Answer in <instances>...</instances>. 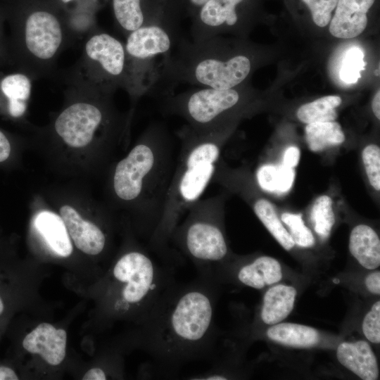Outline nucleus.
Instances as JSON below:
<instances>
[{
    "instance_id": "4c0bfd02",
    "label": "nucleus",
    "mask_w": 380,
    "mask_h": 380,
    "mask_svg": "<svg viewBox=\"0 0 380 380\" xmlns=\"http://www.w3.org/2000/svg\"><path fill=\"white\" fill-rule=\"evenodd\" d=\"M372 111L375 116L380 119V91L378 90L375 94L372 103Z\"/></svg>"
},
{
    "instance_id": "473e14b6",
    "label": "nucleus",
    "mask_w": 380,
    "mask_h": 380,
    "mask_svg": "<svg viewBox=\"0 0 380 380\" xmlns=\"http://www.w3.org/2000/svg\"><path fill=\"white\" fill-rule=\"evenodd\" d=\"M300 159V150L296 146H289L286 148L283 156L284 165L294 168L298 164Z\"/></svg>"
},
{
    "instance_id": "9b49d317",
    "label": "nucleus",
    "mask_w": 380,
    "mask_h": 380,
    "mask_svg": "<svg viewBox=\"0 0 380 380\" xmlns=\"http://www.w3.org/2000/svg\"><path fill=\"white\" fill-rule=\"evenodd\" d=\"M376 0H338L329 23V32L335 37H357L366 28L368 14Z\"/></svg>"
},
{
    "instance_id": "dca6fc26",
    "label": "nucleus",
    "mask_w": 380,
    "mask_h": 380,
    "mask_svg": "<svg viewBox=\"0 0 380 380\" xmlns=\"http://www.w3.org/2000/svg\"><path fill=\"white\" fill-rule=\"evenodd\" d=\"M34 226L53 253L63 258L71 255L72 245L61 216L49 210L40 211L34 219Z\"/></svg>"
},
{
    "instance_id": "c85d7f7f",
    "label": "nucleus",
    "mask_w": 380,
    "mask_h": 380,
    "mask_svg": "<svg viewBox=\"0 0 380 380\" xmlns=\"http://www.w3.org/2000/svg\"><path fill=\"white\" fill-rule=\"evenodd\" d=\"M300 1L308 8L314 23L324 27L329 24L338 0Z\"/></svg>"
},
{
    "instance_id": "39448f33",
    "label": "nucleus",
    "mask_w": 380,
    "mask_h": 380,
    "mask_svg": "<svg viewBox=\"0 0 380 380\" xmlns=\"http://www.w3.org/2000/svg\"><path fill=\"white\" fill-rule=\"evenodd\" d=\"M180 15L170 0L153 20L127 35L129 94L134 99L153 90L158 80L156 58L170 54L179 39Z\"/></svg>"
},
{
    "instance_id": "bb28decb",
    "label": "nucleus",
    "mask_w": 380,
    "mask_h": 380,
    "mask_svg": "<svg viewBox=\"0 0 380 380\" xmlns=\"http://www.w3.org/2000/svg\"><path fill=\"white\" fill-rule=\"evenodd\" d=\"M364 52L358 46H353L346 52L340 68L339 77L346 84L356 83L365 70Z\"/></svg>"
},
{
    "instance_id": "20e7f679",
    "label": "nucleus",
    "mask_w": 380,
    "mask_h": 380,
    "mask_svg": "<svg viewBox=\"0 0 380 380\" xmlns=\"http://www.w3.org/2000/svg\"><path fill=\"white\" fill-rule=\"evenodd\" d=\"M149 250L137 248L124 253L112 270V311L122 316L132 315L137 321L175 280L173 266L157 259Z\"/></svg>"
},
{
    "instance_id": "7ed1b4c3",
    "label": "nucleus",
    "mask_w": 380,
    "mask_h": 380,
    "mask_svg": "<svg viewBox=\"0 0 380 380\" xmlns=\"http://www.w3.org/2000/svg\"><path fill=\"white\" fill-rule=\"evenodd\" d=\"M180 148L167 189L160 221L149 239V249L165 262L178 261L170 236L190 206L212 182L224 138L223 127L199 129L186 124L177 134Z\"/></svg>"
},
{
    "instance_id": "cd10ccee",
    "label": "nucleus",
    "mask_w": 380,
    "mask_h": 380,
    "mask_svg": "<svg viewBox=\"0 0 380 380\" xmlns=\"http://www.w3.org/2000/svg\"><path fill=\"white\" fill-rule=\"evenodd\" d=\"M281 218L288 227L289 233L295 244L302 248H309L314 245V236L310 229L305 226L301 214L284 213Z\"/></svg>"
},
{
    "instance_id": "2eb2a0df",
    "label": "nucleus",
    "mask_w": 380,
    "mask_h": 380,
    "mask_svg": "<svg viewBox=\"0 0 380 380\" xmlns=\"http://www.w3.org/2000/svg\"><path fill=\"white\" fill-rule=\"evenodd\" d=\"M336 357L346 368L363 380H376L379 368L376 356L365 341L343 342L337 348Z\"/></svg>"
},
{
    "instance_id": "393cba45",
    "label": "nucleus",
    "mask_w": 380,
    "mask_h": 380,
    "mask_svg": "<svg viewBox=\"0 0 380 380\" xmlns=\"http://www.w3.org/2000/svg\"><path fill=\"white\" fill-rule=\"evenodd\" d=\"M338 96H325L301 106L297 117L303 123L334 121L337 118L336 108L341 103Z\"/></svg>"
},
{
    "instance_id": "0eeeda50",
    "label": "nucleus",
    "mask_w": 380,
    "mask_h": 380,
    "mask_svg": "<svg viewBox=\"0 0 380 380\" xmlns=\"http://www.w3.org/2000/svg\"><path fill=\"white\" fill-rule=\"evenodd\" d=\"M21 42L34 71L48 68L61 51L66 37L65 18L56 0H18Z\"/></svg>"
},
{
    "instance_id": "f03ea898",
    "label": "nucleus",
    "mask_w": 380,
    "mask_h": 380,
    "mask_svg": "<svg viewBox=\"0 0 380 380\" xmlns=\"http://www.w3.org/2000/svg\"><path fill=\"white\" fill-rule=\"evenodd\" d=\"M176 157L175 141L167 127L153 122L114 170L115 196L132 205L148 241L163 215Z\"/></svg>"
},
{
    "instance_id": "6ab92c4d",
    "label": "nucleus",
    "mask_w": 380,
    "mask_h": 380,
    "mask_svg": "<svg viewBox=\"0 0 380 380\" xmlns=\"http://www.w3.org/2000/svg\"><path fill=\"white\" fill-rule=\"evenodd\" d=\"M282 278L279 262L270 256H261L243 265L237 273L238 280L249 287L261 289Z\"/></svg>"
},
{
    "instance_id": "ddd939ff",
    "label": "nucleus",
    "mask_w": 380,
    "mask_h": 380,
    "mask_svg": "<svg viewBox=\"0 0 380 380\" xmlns=\"http://www.w3.org/2000/svg\"><path fill=\"white\" fill-rule=\"evenodd\" d=\"M109 1L115 23L125 35L153 20L167 2V0Z\"/></svg>"
},
{
    "instance_id": "7c9ffc66",
    "label": "nucleus",
    "mask_w": 380,
    "mask_h": 380,
    "mask_svg": "<svg viewBox=\"0 0 380 380\" xmlns=\"http://www.w3.org/2000/svg\"><path fill=\"white\" fill-rule=\"evenodd\" d=\"M362 331L365 336L370 342L379 343L380 342V301L376 302L371 310L364 317L362 322Z\"/></svg>"
},
{
    "instance_id": "f704fd0d",
    "label": "nucleus",
    "mask_w": 380,
    "mask_h": 380,
    "mask_svg": "<svg viewBox=\"0 0 380 380\" xmlns=\"http://www.w3.org/2000/svg\"><path fill=\"white\" fill-rule=\"evenodd\" d=\"M11 144L8 138L0 131V162L5 161L10 156Z\"/></svg>"
},
{
    "instance_id": "58836bf2",
    "label": "nucleus",
    "mask_w": 380,
    "mask_h": 380,
    "mask_svg": "<svg viewBox=\"0 0 380 380\" xmlns=\"http://www.w3.org/2000/svg\"><path fill=\"white\" fill-rule=\"evenodd\" d=\"M74 0H56L58 4L62 6L63 8H65V6L68 4L69 3L72 2Z\"/></svg>"
},
{
    "instance_id": "1a4fd4ad",
    "label": "nucleus",
    "mask_w": 380,
    "mask_h": 380,
    "mask_svg": "<svg viewBox=\"0 0 380 380\" xmlns=\"http://www.w3.org/2000/svg\"><path fill=\"white\" fill-rule=\"evenodd\" d=\"M106 110L99 104L77 101L66 107L57 117L54 128L68 146L82 148L89 144L104 123Z\"/></svg>"
},
{
    "instance_id": "5701e85b",
    "label": "nucleus",
    "mask_w": 380,
    "mask_h": 380,
    "mask_svg": "<svg viewBox=\"0 0 380 380\" xmlns=\"http://www.w3.org/2000/svg\"><path fill=\"white\" fill-rule=\"evenodd\" d=\"M256 177L258 185L263 191L281 194L291 189L295 171L293 167L284 164H266L258 168Z\"/></svg>"
},
{
    "instance_id": "72a5a7b5",
    "label": "nucleus",
    "mask_w": 380,
    "mask_h": 380,
    "mask_svg": "<svg viewBox=\"0 0 380 380\" xmlns=\"http://www.w3.org/2000/svg\"><path fill=\"white\" fill-rule=\"evenodd\" d=\"M365 284L369 291L375 295L380 293V272L375 271L365 279Z\"/></svg>"
},
{
    "instance_id": "a878e982",
    "label": "nucleus",
    "mask_w": 380,
    "mask_h": 380,
    "mask_svg": "<svg viewBox=\"0 0 380 380\" xmlns=\"http://www.w3.org/2000/svg\"><path fill=\"white\" fill-rule=\"evenodd\" d=\"M310 218L315 232L321 239H326L329 236L335 222L332 200L329 196H320L315 201Z\"/></svg>"
},
{
    "instance_id": "f3484780",
    "label": "nucleus",
    "mask_w": 380,
    "mask_h": 380,
    "mask_svg": "<svg viewBox=\"0 0 380 380\" xmlns=\"http://www.w3.org/2000/svg\"><path fill=\"white\" fill-rule=\"evenodd\" d=\"M349 249L365 268L374 270L380 265V240L375 231L366 224L355 227L350 235Z\"/></svg>"
},
{
    "instance_id": "6e6552de",
    "label": "nucleus",
    "mask_w": 380,
    "mask_h": 380,
    "mask_svg": "<svg viewBox=\"0 0 380 380\" xmlns=\"http://www.w3.org/2000/svg\"><path fill=\"white\" fill-rule=\"evenodd\" d=\"M84 59L89 84L110 94L118 87L127 91V54L118 39L103 32L94 33L85 42Z\"/></svg>"
},
{
    "instance_id": "aec40b11",
    "label": "nucleus",
    "mask_w": 380,
    "mask_h": 380,
    "mask_svg": "<svg viewBox=\"0 0 380 380\" xmlns=\"http://www.w3.org/2000/svg\"><path fill=\"white\" fill-rule=\"evenodd\" d=\"M267 337L282 345L294 348H310L319 341L318 331L306 325L295 323H277L267 331Z\"/></svg>"
},
{
    "instance_id": "b1692460",
    "label": "nucleus",
    "mask_w": 380,
    "mask_h": 380,
    "mask_svg": "<svg viewBox=\"0 0 380 380\" xmlns=\"http://www.w3.org/2000/svg\"><path fill=\"white\" fill-rule=\"evenodd\" d=\"M253 210L274 238L286 251H290L295 246L289 232L279 219L272 204L265 198H258L253 205Z\"/></svg>"
},
{
    "instance_id": "423d86ee",
    "label": "nucleus",
    "mask_w": 380,
    "mask_h": 380,
    "mask_svg": "<svg viewBox=\"0 0 380 380\" xmlns=\"http://www.w3.org/2000/svg\"><path fill=\"white\" fill-rule=\"evenodd\" d=\"M184 215L172 232L170 243L194 264L199 275L211 277L213 267L229 252L220 222V200L200 198Z\"/></svg>"
},
{
    "instance_id": "412c9836",
    "label": "nucleus",
    "mask_w": 380,
    "mask_h": 380,
    "mask_svg": "<svg viewBox=\"0 0 380 380\" xmlns=\"http://www.w3.org/2000/svg\"><path fill=\"white\" fill-rule=\"evenodd\" d=\"M0 89L8 100V110L13 118L21 117L26 111L32 91V82L25 74L17 72L5 76Z\"/></svg>"
},
{
    "instance_id": "4468645a",
    "label": "nucleus",
    "mask_w": 380,
    "mask_h": 380,
    "mask_svg": "<svg viewBox=\"0 0 380 380\" xmlns=\"http://www.w3.org/2000/svg\"><path fill=\"white\" fill-rule=\"evenodd\" d=\"M60 215L70 236L80 251L90 255H97L103 252L106 236L99 226L84 220L75 209L68 205L61 208Z\"/></svg>"
},
{
    "instance_id": "4be33fe9",
    "label": "nucleus",
    "mask_w": 380,
    "mask_h": 380,
    "mask_svg": "<svg viewBox=\"0 0 380 380\" xmlns=\"http://www.w3.org/2000/svg\"><path fill=\"white\" fill-rule=\"evenodd\" d=\"M305 139L309 148L317 152L342 144L345 135L336 122H317L307 124Z\"/></svg>"
},
{
    "instance_id": "a211bd4d",
    "label": "nucleus",
    "mask_w": 380,
    "mask_h": 380,
    "mask_svg": "<svg viewBox=\"0 0 380 380\" xmlns=\"http://www.w3.org/2000/svg\"><path fill=\"white\" fill-rule=\"evenodd\" d=\"M296 294V289L292 286L278 284L270 288L263 297L262 322L274 325L285 319L293 308Z\"/></svg>"
},
{
    "instance_id": "2f4dec72",
    "label": "nucleus",
    "mask_w": 380,
    "mask_h": 380,
    "mask_svg": "<svg viewBox=\"0 0 380 380\" xmlns=\"http://www.w3.org/2000/svg\"><path fill=\"white\" fill-rule=\"evenodd\" d=\"M208 0H170L180 15L191 18Z\"/></svg>"
},
{
    "instance_id": "c9c22d12",
    "label": "nucleus",
    "mask_w": 380,
    "mask_h": 380,
    "mask_svg": "<svg viewBox=\"0 0 380 380\" xmlns=\"http://www.w3.org/2000/svg\"><path fill=\"white\" fill-rule=\"evenodd\" d=\"M107 375L100 367H94L89 369L83 376V380H106Z\"/></svg>"
},
{
    "instance_id": "e433bc0d",
    "label": "nucleus",
    "mask_w": 380,
    "mask_h": 380,
    "mask_svg": "<svg viewBox=\"0 0 380 380\" xmlns=\"http://www.w3.org/2000/svg\"><path fill=\"white\" fill-rule=\"evenodd\" d=\"M18 376L11 367L0 365V380H18Z\"/></svg>"
},
{
    "instance_id": "9d476101",
    "label": "nucleus",
    "mask_w": 380,
    "mask_h": 380,
    "mask_svg": "<svg viewBox=\"0 0 380 380\" xmlns=\"http://www.w3.org/2000/svg\"><path fill=\"white\" fill-rule=\"evenodd\" d=\"M251 0H208L191 18V41H201L236 28L248 12Z\"/></svg>"
},
{
    "instance_id": "ea45409f",
    "label": "nucleus",
    "mask_w": 380,
    "mask_h": 380,
    "mask_svg": "<svg viewBox=\"0 0 380 380\" xmlns=\"http://www.w3.org/2000/svg\"><path fill=\"white\" fill-rule=\"evenodd\" d=\"M5 309L4 302L0 296V315L4 312Z\"/></svg>"
},
{
    "instance_id": "f8f14e48",
    "label": "nucleus",
    "mask_w": 380,
    "mask_h": 380,
    "mask_svg": "<svg viewBox=\"0 0 380 380\" xmlns=\"http://www.w3.org/2000/svg\"><path fill=\"white\" fill-rule=\"evenodd\" d=\"M66 341L64 329L43 322L25 336L23 346L30 353L39 355L49 365L56 366L65 357Z\"/></svg>"
},
{
    "instance_id": "c756f323",
    "label": "nucleus",
    "mask_w": 380,
    "mask_h": 380,
    "mask_svg": "<svg viewBox=\"0 0 380 380\" xmlns=\"http://www.w3.org/2000/svg\"><path fill=\"white\" fill-rule=\"evenodd\" d=\"M363 164L370 184L376 191L380 189V148L369 144L362 153Z\"/></svg>"
},
{
    "instance_id": "f257e3e1",
    "label": "nucleus",
    "mask_w": 380,
    "mask_h": 380,
    "mask_svg": "<svg viewBox=\"0 0 380 380\" xmlns=\"http://www.w3.org/2000/svg\"><path fill=\"white\" fill-rule=\"evenodd\" d=\"M212 278L175 281L138 322L141 345L149 355V374L172 376L191 362L208 358L213 341Z\"/></svg>"
}]
</instances>
